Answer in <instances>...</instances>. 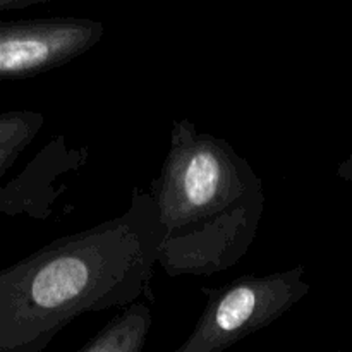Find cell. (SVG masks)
I'll use <instances>...</instances> for the list:
<instances>
[{"label": "cell", "instance_id": "3957f363", "mask_svg": "<svg viewBox=\"0 0 352 352\" xmlns=\"http://www.w3.org/2000/svg\"><path fill=\"white\" fill-rule=\"evenodd\" d=\"M309 289L305 265L201 287L205 308L191 333L172 352H226L287 315Z\"/></svg>", "mask_w": 352, "mask_h": 352}, {"label": "cell", "instance_id": "6da1fadb", "mask_svg": "<svg viewBox=\"0 0 352 352\" xmlns=\"http://www.w3.org/2000/svg\"><path fill=\"white\" fill-rule=\"evenodd\" d=\"M162 229L150 191L126 212L38 248L0 272V352H43L88 313L155 302Z\"/></svg>", "mask_w": 352, "mask_h": 352}, {"label": "cell", "instance_id": "277c9868", "mask_svg": "<svg viewBox=\"0 0 352 352\" xmlns=\"http://www.w3.org/2000/svg\"><path fill=\"white\" fill-rule=\"evenodd\" d=\"M105 24L89 17L0 21V78L21 81L58 69L100 43Z\"/></svg>", "mask_w": 352, "mask_h": 352}, {"label": "cell", "instance_id": "7a4b0ae2", "mask_svg": "<svg viewBox=\"0 0 352 352\" xmlns=\"http://www.w3.org/2000/svg\"><path fill=\"white\" fill-rule=\"evenodd\" d=\"M150 195L164 229L158 267L168 277H212L236 267L265 212L263 181L250 162L189 119L172 122Z\"/></svg>", "mask_w": 352, "mask_h": 352}, {"label": "cell", "instance_id": "52a82bcc", "mask_svg": "<svg viewBox=\"0 0 352 352\" xmlns=\"http://www.w3.org/2000/svg\"><path fill=\"white\" fill-rule=\"evenodd\" d=\"M43 126L45 116L38 110H6L0 116V177H6Z\"/></svg>", "mask_w": 352, "mask_h": 352}, {"label": "cell", "instance_id": "5b68a950", "mask_svg": "<svg viewBox=\"0 0 352 352\" xmlns=\"http://www.w3.org/2000/svg\"><path fill=\"white\" fill-rule=\"evenodd\" d=\"M88 162V148H74L67 138H54L31 164L0 189L3 217L45 220L54 215L55 201L67 189L65 177L81 170Z\"/></svg>", "mask_w": 352, "mask_h": 352}, {"label": "cell", "instance_id": "8992f818", "mask_svg": "<svg viewBox=\"0 0 352 352\" xmlns=\"http://www.w3.org/2000/svg\"><path fill=\"white\" fill-rule=\"evenodd\" d=\"M153 327L148 302L119 309L78 352H143Z\"/></svg>", "mask_w": 352, "mask_h": 352}]
</instances>
